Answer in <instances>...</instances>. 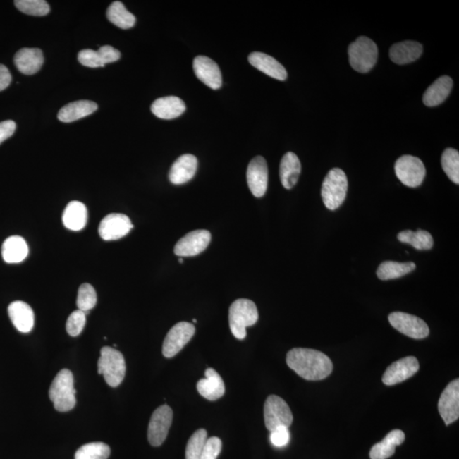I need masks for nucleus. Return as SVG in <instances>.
<instances>
[{
  "label": "nucleus",
  "instance_id": "nucleus-1",
  "mask_svg": "<svg viewBox=\"0 0 459 459\" xmlns=\"http://www.w3.org/2000/svg\"><path fill=\"white\" fill-rule=\"evenodd\" d=\"M289 369L309 381H317L332 374L333 365L328 355L312 349L295 348L286 358Z\"/></svg>",
  "mask_w": 459,
  "mask_h": 459
},
{
  "label": "nucleus",
  "instance_id": "nucleus-2",
  "mask_svg": "<svg viewBox=\"0 0 459 459\" xmlns=\"http://www.w3.org/2000/svg\"><path fill=\"white\" fill-rule=\"evenodd\" d=\"M258 320L259 312L255 302L247 299H239L230 306V329L238 340H244L247 336V326L255 325Z\"/></svg>",
  "mask_w": 459,
  "mask_h": 459
},
{
  "label": "nucleus",
  "instance_id": "nucleus-3",
  "mask_svg": "<svg viewBox=\"0 0 459 459\" xmlns=\"http://www.w3.org/2000/svg\"><path fill=\"white\" fill-rule=\"evenodd\" d=\"M76 390L73 387V375L68 369L59 372L49 388V399L56 410L61 412L72 410L76 405Z\"/></svg>",
  "mask_w": 459,
  "mask_h": 459
},
{
  "label": "nucleus",
  "instance_id": "nucleus-4",
  "mask_svg": "<svg viewBox=\"0 0 459 459\" xmlns=\"http://www.w3.org/2000/svg\"><path fill=\"white\" fill-rule=\"evenodd\" d=\"M348 192V180L342 169L334 168L326 176L322 187V197L326 209L335 210L345 202Z\"/></svg>",
  "mask_w": 459,
  "mask_h": 459
},
{
  "label": "nucleus",
  "instance_id": "nucleus-5",
  "mask_svg": "<svg viewBox=\"0 0 459 459\" xmlns=\"http://www.w3.org/2000/svg\"><path fill=\"white\" fill-rule=\"evenodd\" d=\"M126 373V364L123 354L111 347H103L98 360V374L103 375L109 386L115 388L121 384Z\"/></svg>",
  "mask_w": 459,
  "mask_h": 459
},
{
  "label": "nucleus",
  "instance_id": "nucleus-6",
  "mask_svg": "<svg viewBox=\"0 0 459 459\" xmlns=\"http://www.w3.org/2000/svg\"><path fill=\"white\" fill-rule=\"evenodd\" d=\"M351 68L362 73H369L377 63L379 51L377 45L367 37H359L349 47Z\"/></svg>",
  "mask_w": 459,
  "mask_h": 459
},
{
  "label": "nucleus",
  "instance_id": "nucleus-7",
  "mask_svg": "<svg viewBox=\"0 0 459 459\" xmlns=\"http://www.w3.org/2000/svg\"><path fill=\"white\" fill-rule=\"evenodd\" d=\"M264 424L269 432L281 427L289 428L293 416L290 408L283 398L275 395L267 397L264 406Z\"/></svg>",
  "mask_w": 459,
  "mask_h": 459
},
{
  "label": "nucleus",
  "instance_id": "nucleus-8",
  "mask_svg": "<svg viewBox=\"0 0 459 459\" xmlns=\"http://www.w3.org/2000/svg\"><path fill=\"white\" fill-rule=\"evenodd\" d=\"M395 171L400 181L412 188L420 187L426 175L424 163L417 157L411 155H404L397 159Z\"/></svg>",
  "mask_w": 459,
  "mask_h": 459
},
{
  "label": "nucleus",
  "instance_id": "nucleus-9",
  "mask_svg": "<svg viewBox=\"0 0 459 459\" xmlns=\"http://www.w3.org/2000/svg\"><path fill=\"white\" fill-rule=\"evenodd\" d=\"M388 322L397 331L406 336L415 340H423L429 334L427 324L421 318L405 312H392L388 316Z\"/></svg>",
  "mask_w": 459,
  "mask_h": 459
},
{
  "label": "nucleus",
  "instance_id": "nucleus-10",
  "mask_svg": "<svg viewBox=\"0 0 459 459\" xmlns=\"http://www.w3.org/2000/svg\"><path fill=\"white\" fill-rule=\"evenodd\" d=\"M173 411L168 405H163L153 412L148 426L147 437L152 446H160L166 440L172 424Z\"/></svg>",
  "mask_w": 459,
  "mask_h": 459
},
{
  "label": "nucleus",
  "instance_id": "nucleus-11",
  "mask_svg": "<svg viewBox=\"0 0 459 459\" xmlns=\"http://www.w3.org/2000/svg\"><path fill=\"white\" fill-rule=\"evenodd\" d=\"M196 329L193 324L181 322L169 331L163 345V355L165 357H175L192 340Z\"/></svg>",
  "mask_w": 459,
  "mask_h": 459
},
{
  "label": "nucleus",
  "instance_id": "nucleus-12",
  "mask_svg": "<svg viewBox=\"0 0 459 459\" xmlns=\"http://www.w3.org/2000/svg\"><path fill=\"white\" fill-rule=\"evenodd\" d=\"M211 233L207 230H196L180 238L173 252L180 257H193L204 252L209 245Z\"/></svg>",
  "mask_w": 459,
  "mask_h": 459
},
{
  "label": "nucleus",
  "instance_id": "nucleus-13",
  "mask_svg": "<svg viewBox=\"0 0 459 459\" xmlns=\"http://www.w3.org/2000/svg\"><path fill=\"white\" fill-rule=\"evenodd\" d=\"M130 219L123 214H109L99 226L98 233L105 241H114L129 234L133 228Z\"/></svg>",
  "mask_w": 459,
  "mask_h": 459
},
{
  "label": "nucleus",
  "instance_id": "nucleus-14",
  "mask_svg": "<svg viewBox=\"0 0 459 459\" xmlns=\"http://www.w3.org/2000/svg\"><path fill=\"white\" fill-rule=\"evenodd\" d=\"M419 370L420 363L416 357H404L393 362L387 367L383 375L382 381L386 386H395L410 379Z\"/></svg>",
  "mask_w": 459,
  "mask_h": 459
},
{
  "label": "nucleus",
  "instance_id": "nucleus-15",
  "mask_svg": "<svg viewBox=\"0 0 459 459\" xmlns=\"http://www.w3.org/2000/svg\"><path fill=\"white\" fill-rule=\"evenodd\" d=\"M438 410L446 425L454 423L459 417V379L453 380L441 393Z\"/></svg>",
  "mask_w": 459,
  "mask_h": 459
},
{
  "label": "nucleus",
  "instance_id": "nucleus-16",
  "mask_svg": "<svg viewBox=\"0 0 459 459\" xmlns=\"http://www.w3.org/2000/svg\"><path fill=\"white\" fill-rule=\"evenodd\" d=\"M247 181L250 190L255 197H262L267 191L268 166L262 156L250 161L247 171Z\"/></svg>",
  "mask_w": 459,
  "mask_h": 459
},
{
  "label": "nucleus",
  "instance_id": "nucleus-17",
  "mask_svg": "<svg viewBox=\"0 0 459 459\" xmlns=\"http://www.w3.org/2000/svg\"><path fill=\"white\" fill-rule=\"evenodd\" d=\"M195 75L201 82L212 90L220 89L222 75L220 68L209 57L198 56L193 61Z\"/></svg>",
  "mask_w": 459,
  "mask_h": 459
},
{
  "label": "nucleus",
  "instance_id": "nucleus-18",
  "mask_svg": "<svg viewBox=\"0 0 459 459\" xmlns=\"http://www.w3.org/2000/svg\"><path fill=\"white\" fill-rule=\"evenodd\" d=\"M197 171V159L192 154H184L173 164L169 173V180L173 185L187 183L195 176Z\"/></svg>",
  "mask_w": 459,
  "mask_h": 459
},
{
  "label": "nucleus",
  "instance_id": "nucleus-19",
  "mask_svg": "<svg viewBox=\"0 0 459 459\" xmlns=\"http://www.w3.org/2000/svg\"><path fill=\"white\" fill-rule=\"evenodd\" d=\"M42 51L36 48H23L16 52L14 63L16 68L26 75L38 73L44 64Z\"/></svg>",
  "mask_w": 459,
  "mask_h": 459
},
{
  "label": "nucleus",
  "instance_id": "nucleus-20",
  "mask_svg": "<svg viewBox=\"0 0 459 459\" xmlns=\"http://www.w3.org/2000/svg\"><path fill=\"white\" fill-rule=\"evenodd\" d=\"M250 63L260 72L267 74L275 80L284 81L287 80L286 69L275 58L262 52L251 53L249 56Z\"/></svg>",
  "mask_w": 459,
  "mask_h": 459
},
{
  "label": "nucleus",
  "instance_id": "nucleus-21",
  "mask_svg": "<svg viewBox=\"0 0 459 459\" xmlns=\"http://www.w3.org/2000/svg\"><path fill=\"white\" fill-rule=\"evenodd\" d=\"M8 313L15 326L20 333L31 332L35 326V313L30 305L23 301H14L8 307Z\"/></svg>",
  "mask_w": 459,
  "mask_h": 459
},
{
  "label": "nucleus",
  "instance_id": "nucleus-22",
  "mask_svg": "<svg viewBox=\"0 0 459 459\" xmlns=\"http://www.w3.org/2000/svg\"><path fill=\"white\" fill-rule=\"evenodd\" d=\"M198 393L205 399L216 400L224 396L226 388L221 375L214 369H207L205 379H202L197 384Z\"/></svg>",
  "mask_w": 459,
  "mask_h": 459
},
{
  "label": "nucleus",
  "instance_id": "nucleus-23",
  "mask_svg": "<svg viewBox=\"0 0 459 459\" xmlns=\"http://www.w3.org/2000/svg\"><path fill=\"white\" fill-rule=\"evenodd\" d=\"M187 109L185 102L176 97L157 99L151 106L152 113L161 119H175L184 114Z\"/></svg>",
  "mask_w": 459,
  "mask_h": 459
},
{
  "label": "nucleus",
  "instance_id": "nucleus-24",
  "mask_svg": "<svg viewBox=\"0 0 459 459\" xmlns=\"http://www.w3.org/2000/svg\"><path fill=\"white\" fill-rule=\"evenodd\" d=\"M423 53V47L415 41H404L393 44L390 49V57L393 63L405 65L419 59Z\"/></svg>",
  "mask_w": 459,
  "mask_h": 459
},
{
  "label": "nucleus",
  "instance_id": "nucleus-25",
  "mask_svg": "<svg viewBox=\"0 0 459 459\" xmlns=\"http://www.w3.org/2000/svg\"><path fill=\"white\" fill-rule=\"evenodd\" d=\"M301 173V164L295 153L289 152L280 163L279 176L284 188L292 189L297 184Z\"/></svg>",
  "mask_w": 459,
  "mask_h": 459
},
{
  "label": "nucleus",
  "instance_id": "nucleus-26",
  "mask_svg": "<svg viewBox=\"0 0 459 459\" xmlns=\"http://www.w3.org/2000/svg\"><path fill=\"white\" fill-rule=\"evenodd\" d=\"M453 82L448 76H442L426 90L423 97L425 106H436L445 102L453 89Z\"/></svg>",
  "mask_w": 459,
  "mask_h": 459
},
{
  "label": "nucleus",
  "instance_id": "nucleus-27",
  "mask_svg": "<svg viewBox=\"0 0 459 459\" xmlns=\"http://www.w3.org/2000/svg\"><path fill=\"white\" fill-rule=\"evenodd\" d=\"M405 441V434L400 429H394L387 434L384 439L375 444L370 451L371 459H387L396 453L397 446L402 445Z\"/></svg>",
  "mask_w": 459,
  "mask_h": 459
},
{
  "label": "nucleus",
  "instance_id": "nucleus-28",
  "mask_svg": "<svg viewBox=\"0 0 459 459\" xmlns=\"http://www.w3.org/2000/svg\"><path fill=\"white\" fill-rule=\"evenodd\" d=\"M98 109L96 102L90 101H78L69 103L59 111L57 117L63 123H71L92 114Z\"/></svg>",
  "mask_w": 459,
  "mask_h": 459
},
{
  "label": "nucleus",
  "instance_id": "nucleus-29",
  "mask_svg": "<svg viewBox=\"0 0 459 459\" xmlns=\"http://www.w3.org/2000/svg\"><path fill=\"white\" fill-rule=\"evenodd\" d=\"M88 212L86 206L81 202L72 201L66 207L63 214V222L68 229L78 231L84 229L87 224Z\"/></svg>",
  "mask_w": 459,
  "mask_h": 459
},
{
  "label": "nucleus",
  "instance_id": "nucleus-30",
  "mask_svg": "<svg viewBox=\"0 0 459 459\" xmlns=\"http://www.w3.org/2000/svg\"><path fill=\"white\" fill-rule=\"evenodd\" d=\"M28 246L20 235H11L2 245V257L6 263L16 264L23 262L28 255Z\"/></svg>",
  "mask_w": 459,
  "mask_h": 459
},
{
  "label": "nucleus",
  "instance_id": "nucleus-31",
  "mask_svg": "<svg viewBox=\"0 0 459 459\" xmlns=\"http://www.w3.org/2000/svg\"><path fill=\"white\" fill-rule=\"evenodd\" d=\"M416 269L413 262H384L379 264L377 276L380 280L387 281L402 278Z\"/></svg>",
  "mask_w": 459,
  "mask_h": 459
},
{
  "label": "nucleus",
  "instance_id": "nucleus-32",
  "mask_svg": "<svg viewBox=\"0 0 459 459\" xmlns=\"http://www.w3.org/2000/svg\"><path fill=\"white\" fill-rule=\"evenodd\" d=\"M397 238L400 243L410 244L417 250H429L434 245L432 234L421 229L403 231L397 235Z\"/></svg>",
  "mask_w": 459,
  "mask_h": 459
},
{
  "label": "nucleus",
  "instance_id": "nucleus-33",
  "mask_svg": "<svg viewBox=\"0 0 459 459\" xmlns=\"http://www.w3.org/2000/svg\"><path fill=\"white\" fill-rule=\"evenodd\" d=\"M107 19L110 22L122 29H130L135 26V16L128 11L123 4L115 1L111 4L106 11Z\"/></svg>",
  "mask_w": 459,
  "mask_h": 459
},
{
  "label": "nucleus",
  "instance_id": "nucleus-34",
  "mask_svg": "<svg viewBox=\"0 0 459 459\" xmlns=\"http://www.w3.org/2000/svg\"><path fill=\"white\" fill-rule=\"evenodd\" d=\"M441 166L453 183L459 184V152L453 148L446 149L441 156Z\"/></svg>",
  "mask_w": 459,
  "mask_h": 459
},
{
  "label": "nucleus",
  "instance_id": "nucleus-35",
  "mask_svg": "<svg viewBox=\"0 0 459 459\" xmlns=\"http://www.w3.org/2000/svg\"><path fill=\"white\" fill-rule=\"evenodd\" d=\"M111 449L103 442H91L81 446L75 453V459H107Z\"/></svg>",
  "mask_w": 459,
  "mask_h": 459
},
{
  "label": "nucleus",
  "instance_id": "nucleus-36",
  "mask_svg": "<svg viewBox=\"0 0 459 459\" xmlns=\"http://www.w3.org/2000/svg\"><path fill=\"white\" fill-rule=\"evenodd\" d=\"M97 302V292L92 285L82 284L78 289L77 306L78 310L84 312L85 315L96 306Z\"/></svg>",
  "mask_w": 459,
  "mask_h": 459
},
{
  "label": "nucleus",
  "instance_id": "nucleus-37",
  "mask_svg": "<svg viewBox=\"0 0 459 459\" xmlns=\"http://www.w3.org/2000/svg\"><path fill=\"white\" fill-rule=\"evenodd\" d=\"M14 3L20 11L27 15L44 16L51 11L48 3L44 0H16Z\"/></svg>",
  "mask_w": 459,
  "mask_h": 459
},
{
  "label": "nucleus",
  "instance_id": "nucleus-38",
  "mask_svg": "<svg viewBox=\"0 0 459 459\" xmlns=\"http://www.w3.org/2000/svg\"><path fill=\"white\" fill-rule=\"evenodd\" d=\"M208 433L204 429H198L190 438L187 449H185V459H200L202 449L208 439Z\"/></svg>",
  "mask_w": 459,
  "mask_h": 459
},
{
  "label": "nucleus",
  "instance_id": "nucleus-39",
  "mask_svg": "<svg viewBox=\"0 0 459 459\" xmlns=\"http://www.w3.org/2000/svg\"><path fill=\"white\" fill-rule=\"evenodd\" d=\"M85 324V313L80 311V310H77L69 316L67 324H66V329H67V332L70 336L77 337L84 330Z\"/></svg>",
  "mask_w": 459,
  "mask_h": 459
},
{
  "label": "nucleus",
  "instance_id": "nucleus-40",
  "mask_svg": "<svg viewBox=\"0 0 459 459\" xmlns=\"http://www.w3.org/2000/svg\"><path fill=\"white\" fill-rule=\"evenodd\" d=\"M78 60L82 66L91 68L104 67L98 51L93 49H82L78 55Z\"/></svg>",
  "mask_w": 459,
  "mask_h": 459
},
{
  "label": "nucleus",
  "instance_id": "nucleus-41",
  "mask_svg": "<svg viewBox=\"0 0 459 459\" xmlns=\"http://www.w3.org/2000/svg\"><path fill=\"white\" fill-rule=\"evenodd\" d=\"M222 449L220 438L213 436L207 439L200 459H217Z\"/></svg>",
  "mask_w": 459,
  "mask_h": 459
},
{
  "label": "nucleus",
  "instance_id": "nucleus-42",
  "mask_svg": "<svg viewBox=\"0 0 459 459\" xmlns=\"http://www.w3.org/2000/svg\"><path fill=\"white\" fill-rule=\"evenodd\" d=\"M270 440L271 444L276 448H284L290 441V432H289L288 428L281 426V427L273 429L271 432Z\"/></svg>",
  "mask_w": 459,
  "mask_h": 459
},
{
  "label": "nucleus",
  "instance_id": "nucleus-43",
  "mask_svg": "<svg viewBox=\"0 0 459 459\" xmlns=\"http://www.w3.org/2000/svg\"><path fill=\"white\" fill-rule=\"evenodd\" d=\"M99 56H100L103 64L106 65L107 63H115L120 59L121 54L118 51L117 49L110 47V45H105L99 49L97 51Z\"/></svg>",
  "mask_w": 459,
  "mask_h": 459
},
{
  "label": "nucleus",
  "instance_id": "nucleus-44",
  "mask_svg": "<svg viewBox=\"0 0 459 459\" xmlns=\"http://www.w3.org/2000/svg\"><path fill=\"white\" fill-rule=\"evenodd\" d=\"M16 128V123L12 120H6V121L0 123V144L14 134Z\"/></svg>",
  "mask_w": 459,
  "mask_h": 459
},
{
  "label": "nucleus",
  "instance_id": "nucleus-45",
  "mask_svg": "<svg viewBox=\"0 0 459 459\" xmlns=\"http://www.w3.org/2000/svg\"><path fill=\"white\" fill-rule=\"evenodd\" d=\"M11 82V74L5 65L0 64V91L9 87Z\"/></svg>",
  "mask_w": 459,
  "mask_h": 459
},
{
  "label": "nucleus",
  "instance_id": "nucleus-46",
  "mask_svg": "<svg viewBox=\"0 0 459 459\" xmlns=\"http://www.w3.org/2000/svg\"><path fill=\"white\" fill-rule=\"evenodd\" d=\"M179 262H180V264L183 263V259H182L181 257H180V258H179Z\"/></svg>",
  "mask_w": 459,
  "mask_h": 459
},
{
  "label": "nucleus",
  "instance_id": "nucleus-47",
  "mask_svg": "<svg viewBox=\"0 0 459 459\" xmlns=\"http://www.w3.org/2000/svg\"><path fill=\"white\" fill-rule=\"evenodd\" d=\"M193 322H197L196 319H193Z\"/></svg>",
  "mask_w": 459,
  "mask_h": 459
}]
</instances>
